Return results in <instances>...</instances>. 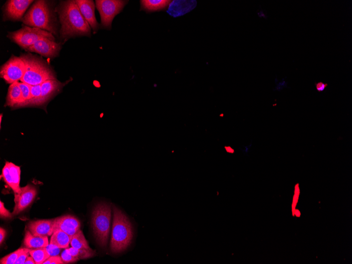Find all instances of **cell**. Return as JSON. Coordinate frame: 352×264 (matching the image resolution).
Listing matches in <instances>:
<instances>
[{"mask_svg":"<svg viewBox=\"0 0 352 264\" xmlns=\"http://www.w3.org/2000/svg\"><path fill=\"white\" fill-rule=\"evenodd\" d=\"M56 12L61 24L60 35L62 41L65 42L76 37H91L90 26L74 1L67 0L60 2L56 8Z\"/></svg>","mask_w":352,"mask_h":264,"instance_id":"obj_1","label":"cell"},{"mask_svg":"<svg viewBox=\"0 0 352 264\" xmlns=\"http://www.w3.org/2000/svg\"><path fill=\"white\" fill-rule=\"evenodd\" d=\"M22 23L58 36L59 24L53 1L38 0L34 2L23 17Z\"/></svg>","mask_w":352,"mask_h":264,"instance_id":"obj_2","label":"cell"},{"mask_svg":"<svg viewBox=\"0 0 352 264\" xmlns=\"http://www.w3.org/2000/svg\"><path fill=\"white\" fill-rule=\"evenodd\" d=\"M113 224L110 241V250L114 254L125 252L134 239V228L130 219L115 206H113Z\"/></svg>","mask_w":352,"mask_h":264,"instance_id":"obj_3","label":"cell"},{"mask_svg":"<svg viewBox=\"0 0 352 264\" xmlns=\"http://www.w3.org/2000/svg\"><path fill=\"white\" fill-rule=\"evenodd\" d=\"M20 58L25 67L24 75L21 82L36 86L49 80L57 79L54 70L41 57L29 52L22 54Z\"/></svg>","mask_w":352,"mask_h":264,"instance_id":"obj_4","label":"cell"},{"mask_svg":"<svg viewBox=\"0 0 352 264\" xmlns=\"http://www.w3.org/2000/svg\"><path fill=\"white\" fill-rule=\"evenodd\" d=\"M111 206L101 202L94 208L91 222L93 231L97 241L102 248H106L110 231Z\"/></svg>","mask_w":352,"mask_h":264,"instance_id":"obj_5","label":"cell"},{"mask_svg":"<svg viewBox=\"0 0 352 264\" xmlns=\"http://www.w3.org/2000/svg\"><path fill=\"white\" fill-rule=\"evenodd\" d=\"M7 37L24 50H26L42 39H48L55 41L56 40L52 33L28 26H23L22 28L18 30L8 32Z\"/></svg>","mask_w":352,"mask_h":264,"instance_id":"obj_6","label":"cell"},{"mask_svg":"<svg viewBox=\"0 0 352 264\" xmlns=\"http://www.w3.org/2000/svg\"><path fill=\"white\" fill-rule=\"evenodd\" d=\"M96 6L101 17L103 28L110 30L115 17L122 12L128 1L123 0H97Z\"/></svg>","mask_w":352,"mask_h":264,"instance_id":"obj_7","label":"cell"},{"mask_svg":"<svg viewBox=\"0 0 352 264\" xmlns=\"http://www.w3.org/2000/svg\"><path fill=\"white\" fill-rule=\"evenodd\" d=\"M25 67L20 57L12 55L0 68V77L7 83L12 84L21 81L25 73Z\"/></svg>","mask_w":352,"mask_h":264,"instance_id":"obj_8","label":"cell"},{"mask_svg":"<svg viewBox=\"0 0 352 264\" xmlns=\"http://www.w3.org/2000/svg\"><path fill=\"white\" fill-rule=\"evenodd\" d=\"M32 0H8L3 8V20L22 21Z\"/></svg>","mask_w":352,"mask_h":264,"instance_id":"obj_9","label":"cell"},{"mask_svg":"<svg viewBox=\"0 0 352 264\" xmlns=\"http://www.w3.org/2000/svg\"><path fill=\"white\" fill-rule=\"evenodd\" d=\"M37 195V190L32 184L21 187L20 193H14L15 206L13 216L18 215L27 209L33 202Z\"/></svg>","mask_w":352,"mask_h":264,"instance_id":"obj_10","label":"cell"},{"mask_svg":"<svg viewBox=\"0 0 352 264\" xmlns=\"http://www.w3.org/2000/svg\"><path fill=\"white\" fill-rule=\"evenodd\" d=\"M61 48V45L55 41L42 39L25 50L30 53H36L42 57L55 58L59 55Z\"/></svg>","mask_w":352,"mask_h":264,"instance_id":"obj_11","label":"cell"},{"mask_svg":"<svg viewBox=\"0 0 352 264\" xmlns=\"http://www.w3.org/2000/svg\"><path fill=\"white\" fill-rule=\"evenodd\" d=\"M4 181L9 186L14 193H20V186L21 169L19 166L10 162H6L2 174Z\"/></svg>","mask_w":352,"mask_h":264,"instance_id":"obj_12","label":"cell"},{"mask_svg":"<svg viewBox=\"0 0 352 264\" xmlns=\"http://www.w3.org/2000/svg\"><path fill=\"white\" fill-rule=\"evenodd\" d=\"M81 223L79 220L71 215H65L54 219V233L62 231L72 237L80 230Z\"/></svg>","mask_w":352,"mask_h":264,"instance_id":"obj_13","label":"cell"},{"mask_svg":"<svg viewBox=\"0 0 352 264\" xmlns=\"http://www.w3.org/2000/svg\"><path fill=\"white\" fill-rule=\"evenodd\" d=\"M74 2L78 6L84 19L88 22L92 30L95 32H97L99 28V25L97 21L95 14H94L96 6L94 5L93 1H91V0H75Z\"/></svg>","mask_w":352,"mask_h":264,"instance_id":"obj_14","label":"cell"},{"mask_svg":"<svg viewBox=\"0 0 352 264\" xmlns=\"http://www.w3.org/2000/svg\"><path fill=\"white\" fill-rule=\"evenodd\" d=\"M41 86V94L40 98L37 103L36 107H41L45 105L62 89L64 84L56 80H49L42 83Z\"/></svg>","mask_w":352,"mask_h":264,"instance_id":"obj_15","label":"cell"},{"mask_svg":"<svg viewBox=\"0 0 352 264\" xmlns=\"http://www.w3.org/2000/svg\"><path fill=\"white\" fill-rule=\"evenodd\" d=\"M54 219L38 220L31 221L28 225V230L34 236L46 237L52 235Z\"/></svg>","mask_w":352,"mask_h":264,"instance_id":"obj_16","label":"cell"},{"mask_svg":"<svg viewBox=\"0 0 352 264\" xmlns=\"http://www.w3.org/2000/svg\"><path fill=\"white\" fill-rule=\"evenodd\" d=\"M196 1H173L169 6L167 13L176 17L191 11L196 6Z\"/></svg>","mask_w":352,"mask_h":264,"instance_id":"obj_17","label":"cell"},{"mask_svg":"<svg viewBox=\"0 0 352 264\" xmlns=\"http://www.w3.org/2000/svg\"><path fill=\"white\" fill-rule=\"evenodd\" d=\"M49 244L48 236L39 237L33 235L29 230L25 232L24 245L28 249L46 248Z\"/></svg>","mask_w":352,"mask_h":264,"instance_id":"obj_18","label":"cell"},{"mask_svg":"<svg viewBox=\"0 0 352 264\" xmlns=\"http://www.w3.org/2000/svg\"><path fill=\"white\" fill-rule=\"evenodd\" d=\"M21 96L19 82H15L11 84L8 89L5 103L6 106L15 108L20 103Z\"/></svg>","mask_w":352,"mask_h":264,"instance_id":"obj_19","label":"cell"},{"mask_svg":"<svg viewBox=\"0 0 352 264\" xmlns=\"http://www.w3.org/2000/svg\"><path fill=\"white\" fill-rule=\"evenodd\" d=\"M167 0H142L141 1V10L147 12H153L165 9L170 3Z\"/></svg>","mask_w":352,"mask_h":264,"instance_id":"obj_20","label":"cell"},{"mask_svg":"<svg viewBox=\"0 0 352 264\" xmlns=\"http://www.w3.org/2000/svg\"><path fill=\"white\" fill-rule=\"evenodd\" d=\"M72 237L62 231L55 232L50 239V244L57 246L60 249H66L70 246Z\"/></svg>","mask_w":352,"mask_h":264,"instance_id":"obj_21","label":"cell"},{"mask_svg":"<svg viewBox=\"0 0 352 264\" xmlns=\"http://www.w3.org/2000/svg\"><path fill=\"white\" fill-rule=\"evenodd\" d=\"M70 245L76 249H90L88 241L85 239L81 230H79L72 237Z\"/></svg>","mask_w":352,"mask_h":264,"instance_id":"obj_22","label":"cell"},{"mask_svg":"<svg viewBox=\"0 0 352 264\" xmlns=\"http://www.w3.org/2000/svg\"><path fill=\"white\" fill-rule=\"evenodd\" d=\"M73 257L80 260H86L95 257L97 253L95 251L90 249H76L73 248L68 249Z\"/></svg>","mask_w":352,"mask_h":264,"instance_id":"obj_23","label":"cell"},{"mask_svg":"<svg viewBox=\"0 0 352 264\" xmlns=\"http://www.w3.org/2000/svg\"><path fill=\"white\" fill-rule=\"evenodd\" d=\"M41 94V85L31 86L30 98L28 101L24 105L25 107H36Z\"/></svg>","mask_w":352,"mask_h":264,"instance_id":"obj_24","label":"cell"},{"mask_svg":"<svg viewBox=\"0 0 352 264\" xmlns=\"http://www.w3.org/2000/svg\"><path fill=\"white\" fill-rule=\"evenodd\" d=\"M29 253L36 264H43L50 257L44 248L30 249Z\"/></svg>","mask_w":352,"mask_h":264,"instance_id":"obj_25","label":"cell"},{"mask_svg":"<svg viewBox=\"0 0 352 264\" xmlns=\"http://www.w3.org/2000/svg\"><path fill=\"white\" fill-rule=\"evenodd\" d=\"M19 86L21 91L22 96L20 103L15 108L23 107L30 98L31 86L24 83H19Z\"/></svg>","mask_w":352,"mask_h":264,"instance_id":"obj_26","label":"cell"},{"mask_svg":"<svg viewBox=\"0 0 352 264\" xmlns=\"http://www.w3.org/2000/svg\"><path fill=\"white\" fill-rule=\"evenodd\" d=\"M25 248H20L15 252L6 255L0 261L1 264H15L20 255L25 251Z\"/></svg>","mask_w":352,"mask_h":264,"instance_id":"obj_27","label":"cell"},{"mask_svg":"<svg viewBox=\"0 0 352 264\" xmlns=\"http://www.w3.org/2000/svg\"><path fill=\"white\" fill-rule=\"evenodd\" d=\"M61 257L64 264L73 263L80 260L78 258L73 257L67 249L62 252Z\"/></svg>","mask_w":352,"mask_h":264,"instance_id":"obj_28","label":"cell"},{"mask_svg":"<svg viewBox=\"0 0 352 264\" xmlns=\"http://www.w3.org/2000/svg\"><path fill=\"white\" fill-rule=\"evenodd\" d=\"M300 195V189H299V184L296 183L295 186L294 195L293 199L292 206H291V210H292V215L294 216V212L296 209V205L298 203L299 197Z\"/></svg>","mask_w":352,"mask_h":264,"instance_id":"obj_29","label":"cell"},{"mask_svg":"<svg viewBox=\"0 0 352 264\" xmlns=\"http://www.w3.org/2000/svg\"><path fill=\"white\" fill-rule=\"evenodd\" d=\"M43 248H44L47 251L50 257L58 256L60 252H61L62 249L51 244H49L47 247Z\"/></svg>","mask_w":352,"mask_h":264,"instance_id":"obj_30","label":"cell"},{"mask_svg":"<svg viewBox=\"0 0 352 264\" xmlns=\"http://www.w3.org/2000/svg\"><path fill=\"white\" fill-rule=\"evenodd\" d=\"M0 216L4 219L11 218L13 217L12 214H11L9 211L5 208L1 201L0 202Z\"/></svg>","mask_w":352,"mask_h":264,"instance_id":"obj_31","label":"cell"},{"mask_svg":"<svg viewBox=\"0 0 352 264\" xmlns=\"http://www.w3.org/2000/svg\"><path fill=\"white\" fill-rule=\"evenodd\" d=\"M30 249L25 248V251L20 255L15 264H24V262L30 255L29 253Z\"/></svg>","mask_w":352,"mask_h":264,"instance_id":"obj_32","label":"cell"},{"mask_svg":"<svg viewBox=\"0 0 352 264\" xmlns=\"http://www.w3.org/2000/svg\"><path fill=\"white\" fill-rule=\"evenodd\" d=\"M62 257L58 256L50 257L43 264H64Z\"/></svg>","mask_w":352,"mask_h":264,"instance_id":"obj_33","label":"cell"},{"mask_svg":"<svg viewBox=\"0 0 352 264\" xmlns=\"http://www.w3.org/2000/svg\"><path fill=\"white\" fill-rule=\"evenodd\" d=\"M315 85L317 91L320 92L323 91L328 86V84H325L323 82L315 83Z\"/></svg>","mask_w":352,"mask_h":264,"instance_id":"obj_34","label":"cell"},{"mask_svg":"<svg viewBox=\"0 0 352 264\" xmlns=\"http://www.w3.org/2000/svg\"><path fill=\"white\" fill-rule=\"evenodd\" d=\"M6 235V232L4 228H0V244L1 245L4 242Z\"/></svg>","mask_w":352,"mask_h":264,"instance_id":"obj_35","label":"cell"},{"mask_svg":"<svg viewBox=\"0 0 352 264\" xmlns=\"http://www.w3.org/2000/svg\"><path fill=\"white\" fill-rule=\"evenodd\" d=\"M24 264H36V262L34 260L33 258L31 256L27 258Z\"/></svg>","mask_w":352,"mask_h":264,"instance_id":"obj_36","label":"cell"},{"mask_svg":"<svg viewBox=\"0 0 352 264\" xmlns=\"http://www.w3.org/2000/svg\"><path fill=\"white\" fill-rule=\"evenodd\" d=\"M300 215L301 214H300L299 210L296 209L294 212V216H295L296 217H300Z\"/></svg>","mask_w":352,"mask_h":264,"instance_id":"obj_37","label":"cell"}]
</instances>
